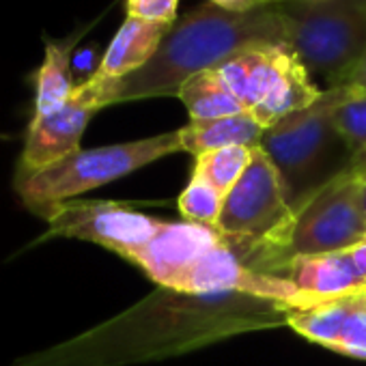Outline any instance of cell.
I'll return each mask as SVG.
<instances>
[{"label":"cell","mask_w":366,"mask_h":366,"mask_svg":"<svg viewBox=\"0 0 366 366\" xmlns=\"http://www.w3.org/2000/svg\"><path fill=\"white\" fill-rule=\"evenodd\" d=\"M250 46H291V26L280 7L235 14L205 5L177 20L157 54L127 78L110 82V104L170 97L192 76L216 69Z\"/></svg>","instance_id":"6da1fadb"},{"label":"cell","mask_w":366,"mask_h":366,"mask_svg":"<svg viewBox=\"0 0 366 366\" xmlns=\"http://www.w3.org/2000/svg\"><path fill=\"white\" fill-rule=\"evenodd\" d=\"M353 86H332L321 97L263 132L261 149L280 174L285 199L297 214L323 186L366 155H355L334 125V110L353 97Z\"/></svg>","instance_id":"7a4b0ae2"},{"label":"cell","mask_w":366,"mask_h":366,"mask_svg":"<svg viewBox=\"0 0 366 366\" xmlns=\"http://www.w3.org/2000/svg\"><path fill=\"white\" fill-rule=\"evenodd\" d=\"M295 212L285 199L280 174L261 147L239 181L224 197L216 231L239 259L265 274L282 276L289 257Z\"/></svg>","instance_id":"3957f363"},{"label":"cell","mask_w":366,"mask_h":366,"mask_svg":"<svg viewBox=\"0 0 366 366\" xmlns=\"http://www.w3.org/2000/svg\"><path fill=\"white\" fill-rule=\"evenodd\" d=\"M181 151L179 129L129 142L80 149L59 164L14 177V190L22 205L39 218L80 194L123 179L134 170Z\"/></svg>","instance_id":"277c9868"},{"label":"cell","mask_w":366,"mask_h":366,"mask_svg":"<svg viewBox=\"0 0 366 366\" xmlns=\"http://www.w3.org/2000/svg\"><path fill=\"white\" fill-rule=\"evenodd\" d=\"M216 71L263 129L312 106L323 93L291 46L244 48Z\"/></svg>","instance_id":"5b68a950"},{"label":"cell","mask_w":366,"mask_h":366,"mask_svg":"<svg viewBox=\"0 0 366 366\" xmlns=\"http://www.w3.org/2000/svg\"><path fill=\"white\" fill-rule=\"evenodd\" d=\"M280 9L310 76L338 86L366 50V0H289Z\"/></svg>","instance_id":"8992f818"},{"label":"cell","mask_w":366,"mask_h":366,"mask_svg":"<svg viewBox=\"0 0 366 366\" xmlns=\"http://www.w3.org/2000/svg\"><path fill=\"white\" fill-rule=\"evenodd\" d=\"M366 157L332 179L297 214L289 257L342 252L366 239L360 186Z\"/></svg>","instance_id":"52a82bcc"},{"label":"cell","mask_w":366,"mask_h":366,"mask_svg":"<svg viewBox=\"0 0 366 366\" xmlns=\"http://www.w3.org/2000/svg\"><path fill=\"white\" fill-rule=\"evenodd\" d=\"M44 220L48 229L39 242L52 237L80 239L102 246L129 263L164 222L114 201H69L54 207Z\"/></svg>","instance_id":"ba28073f"},{"label":"cell","mask_w":366,"mask_h":366,"mask_svg":"<svg viewBox=\"0 0 366 366\" xmlns=\"http://www.w3.org/2000/svg\"><path fill=\"white\" fill-rule=\"evenodd\" d=\"M106 106H110L108 80L93 74L76 86L71 99L65 106L50 114L33 117L26 129L24 149L20 153L16 172H37L80 151V140L89 121Z\"/></svg>","instance_id":"9c48e42d"},{"label":"cell","mask_w":366,"mask_h":366,"mask_svg":"<svg viewBox=\"0 0 366 366\" xmlns=\"http://www.w3.org/2000/svg\"><path fill=\"white\" fill-rule=\"evenodd\" d=\"M222 235L214 227L194 222H162L155 237L132 259L159 287L181 291L199 259L212 250Z\"/></svg>","instance_id":"30bf717a"},{"label":"cell","mask_w":366,"mask_h":366,"mask_svg":"<svg viewBox=\"0 0 366 366\" xmlns=\"http://www.w3.org/2000/svg\"><path fill=\"white\" fill-rule=\"evenodd\" d=\"M282 278H287L312 304L353 295V293L366 289V285L360 280L347 250L327 252V254L293 257L287 263Z\"/></svg>","instance_id":"8fae6325"},{"label":"cell","mask_w":366,"mask_h":366,"mask_svg":"<svg viewBox=\"0 0 366 366\" xmlns=\"http://www.w3.org/2000/svg\"><path fill=\"white\" fill-rule=\"evenodd\" d=\"M172 24L149 22L140 18H125L119 33L110 41L106 54L95 69V76L108 80H121L142 69L159 50L162 41L170 33Z\"/></svg>","instance_id":"7c38bea8"},{"label":"cell","mask_w":366,"mask_h":366,"mask_svg":"<svg viewBox=\"0 0 366 366\" xmlns=\"http://www.w3.org/2000/svg\"><path fill=\"white\" fill-rule=\"evenodd\" d=\"M263 127L250 112H239L222 119L209 121H190L186 127L179 129L181 151H188L194 157L218 151L224 147H259L263 138Z\"/></svg>","instance_id":"4fadbf2b"},{"label":"cell","mask_w":366,"mask_h":366,"mask_svg":"<svg viewBox=\"0 0 366 366\" xmlns=\"http://www.w3.org/2000/svg\"><path fill=\"white\" fill-rule=\"evenodd\" d=\"M74 44H48L41 67L35 74V114L44 117L65 106L76 86L71 78Z\"/></svg>","instance_id":"5bb4252c"},{"label":"cell","mask_w":366,"mask_h":366,"mask_svg":"<svg viewBox=\"0 0 366 366\" xmlns=\"http://www.w3.org/2000/svg\"><path fill=\"white\" fill-rule=\"evenodd\" d=\"M177 97L186 106L190 121H209L246 112L216 69L192 76L179 89Z\"/></svg>","instance_id":"9a60e30c"},{"label":"cell","mask_w":366,"mask_h":366,"mask_svg":"<svg viewBox=\"0 0 366 366\" xmlns=\"http://www.w3.org/2000/svg\"><path fill=\"white\" fill-rule=\"evenodd\" d=\"M355 295V293H353ZM336 297V300H325L306 308H295L287 310V323L308 340L327 347L332 351H338L340 347V334L345 327V321L351 310V297Z\"/></svg>","instance_id":"2e32d148"},{"label":"cell","mask_w":366,"mask_h":366,"mask_svg":"<svg viewBox=\"0 0 366 366\" xmlns=\"http://www.w3.org/2000/svg\"><path fill=\"white\" fill-rule=\"evenodd\" d=\"M254 147H224L218 151H209L197 157L194 172L205 177L212 186H216L224 197L231 192V188L239 181V177L246 172L250 159H252Z\"/></svg>","instance_id":"e0dca14e"},{"label":"cell","mask_w":366,"mask_h":366,"mask_svg":"<svg viewBox=\"0 0 366 366\" xmlns=\"http://www.w3.org/2000/svg\"><path fill=\"white\" fill-rule=\"evenodd\" d=\"M222 203H224V194L199 172H192L190 183L179 197V209L183 218L188 222L214 227V229L218 224Z\"/></svg>","instance_id":"ac0fdd59"},{"label":"cell","mask_w":366,"mask_h":366,"mask_svg":"<svg viewBox=\"0 0 366 366\" xmlns=\"http://www.w3.org/2000/svg\"><path fill=\"white\" fill-rule=\"evenodd\" d=\"M334 125L355 155H366V95L360 91L334 110Z\"/></svg>","instance_id":"d6986e66"},{"label":"cell","mask_w":366,"mask_h":366,"mask_svg":"<svg viewBox=\"0 0 366 366\" xmlns=\"http://www.w3.org/2000/svg\"><path fill=\"white\" fill-rule=\"evenodd\" d=\"M338 353L366 360V289L351 297V310L340 334Z\"/></svg>","instance_id":"ffe728a7"},{"label":"cell","mask_w":366,"mask_h":366,"mask_svg":"<svg viewBox=\"0 0 366 366\" xmlns=\"http://www.w3.org/2000/svg\"><path fill=\"white\" fill-rule=\"evenodd\" d=\"M179 0H127V16L149 22H177Z\"/></svg>","instance_id":"44dd1931"},{"label":"cell","mask_w":366,"mask_h":366,"mask_svg":"<svg viewBox=\"0 0 366 366\" xmlns=\"http://www.w3.org/2000/svg\"><path fill=\"white\" fill-rule=\"evenodd\" d=\"M338 86H353L355 91L366 95V50L360 56V61L353 65V69L342 78V82Z\"/></svg>","instance_id":"7402d4cb"},{"label":"cell","mask_w":366,"mask_h":366,"mask_svg":"<svg viewBox=\"0 0 366 366\" xmlns=\"http://www.w3.org/2000/svg\"><path fill=\"white\" fill-rule=\"evenodd\" d=\"M209 5H216L220 9L227 11H235V14H246V11H254L259 7H267V0H209Z\"/></svg>","instance_id":"603a6c76"},{"label":"cell","mask_w":366,"mask_h":366,"mask_svg":"<svg viewBox=\"0 0 366 366\" xmlns=\"http://www.w3.org/2000/svg\"><path fill=\"white\" fill-rule=\"evenodd\" d=\"M347 254H349V259H351V263H353L360 280L366 285V239L360 242V244H355L353 248H349Z\"/></svg>","instance_id":"cb8c5ba5"},{"label":"cell","mask_w":366,"mask_h":366,"mask_svg":"<svg viewBox=\"0 0 366 366\" xmlns=\"http://www.w3.org/2000/svg\"><path fill=\"white\" fill-rule=\"evenodd\" d=\"M360 209H362V216L366 222V168L362 172V186H360Z\"/></svg>","instance_id":"d4e9b609"},{"label":"cell","mask_w":366,"mask_h":366,"mask_svg":"<svg viewBox=\"0 0 366 366\" xmlns=\"http://www.w3.org/2000/svg\"><path fill=\"white\" fill-rule=\"evenodd\" d=\"M267 3H269V5H274V3H278V0H267Z\"/></svg>","instance_id":"484cf974"},{"label":"cell","mask_w":366,"mask_h":366,"mask_svg":"<svg viewBox=\"0 0 366 366\" xmlns=\"http://www.w3.org/2000/svg\"><path fill=\"white\" fill-rule=\"evenodd\" d=\"M278 3H289V0H278Z\"/></svg>","instance_id":"4316f807"}]
</instances>
